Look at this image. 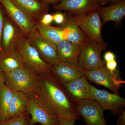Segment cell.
<instances>
[{
    "instance_id": "6da1fadb",
    "label": "cell",
    "mask_w": 125,
    "mask_h": 125,
    "mask_svg": "<svg viewBox=\"0 0 125 125\" xmlns=\"http://www.w3.org/2000/svg\"><path fill=\"white\" fill-rule=\"evenodd\" d=\"M38 94L58 117L66 120L80 118L73 99L51 72L39 76Z\"/></svg>"
},
{
    "instance_id": "7a4b0ae2",
    "label": "cell",
    "mask_w": 125,
    "mask_h": 125,
    "mask_svg": "<svg viewBox=\"0 0 125 125\" xmlns=\"http://www.w3.org/2000/svg\"><path fill=\"white\" fill-rule=\"evenodd\" d=\"M2 73L5 83L15 92H22L29 97L38 94L39 76L27 66Z\"/></svg>"
},
{
    "instance_id": "3957f363",
    "label": "cell",
    "mask_w": 125,
    "mask_h": 125,
    "mask_svg": "<svg viewBox=\"0 0 125 125\" xmlns=\"http://www.w3.org/2000/svg\"><path fill=\"white\" fill-rule=\"evenodd\" d=\"M71 13L83 31L86 39L96 42L105 49L106 44L103 40L102 21L97 10L84 13Z\"/></svg>"
},
{
    "instance_id": "277c9868",
    "label": "cell",
    "mask_w": 125,
    "mask_h": 125,
    "mask_svg": "<svg viewBox=\"0 0 125 125\" xmlns=\"http://www.w3.org/2000/svg\"><path fill=\"white\" fill-rule=\"evenodd\" d=\"M28 113L31 117L30 125H60L57 114L39 94L29 97Z\"/></svg>"
},
{
    "instance_id": "5b68a950",
    "label": "cell",
    "mask_w": 125,
    "mask_h": 125,
    "mask_svg": "<svg viewBox=\"0 0 125 125\" xmlns=\"http://www.w3.org/2000/svg\"><path fill=\"white\" fill-rule=\"evenodd\" d=\"M16 49L25 65L38 75L51 71L52 66L43 60L38 52L23 35L19 39Z\"/></svg>"
},
{
    "instance_id": "8992f818",
    "label": "cell",
    "mask_w": 125,
    "mask_h": 125,
    "mask_svg": "<svg viewBox=\"0 0 125 125\" xmlns=\"http://www.w3.org/2000/svg\"><path fill=\"white\" fill-rule=\"evenodd\" d=\"M104 48L98 43L86 39L81 46L78 67L80 71H89L105 66L101 54Z\"/></svg>"
},
{
    "instance_id": "52a82bcc",
    "label": "cell",
    "mask_w": 125,
    "mask_h": 125,
    "mask_svg": "<svg viewBox=\"0 0 125 125\" xmlns=\"http://www.w3.org/2000/svg\"><path fill=\"white\" fill-rule=\"evenodd\" d=\"M81 72L90 82L104 86L118 95H120L119 89L125 83L120 78L117 70L112 72L105 65L89 71Z\"/></svg>"
},
{
    "instance_id": "ba28073f",
    "label": "cell",
    "mask_w": 125,
    "mask_h": 125,
    "mask_svg": "<svg viewBox=\"0 0 125 125\" xmlns=\"http://www.w3.org/2000/svg\"><path fill=\"white\" fill-rule=\"evenodd\" d=\"M77 113L84 118L86 125H107L104 109L96 100L85 99L75 101Z\"/></svg>"
},
{
    "instance_id": "9c48e42d",
    "label": "cell",
    "mask_w": 125,
    "mask_h": 125,
    "mask_svg": "<svg viewBox=\"0 0 125 125\" xmlns=\"http://www.w3.org/2000/svg\"><path fill=\"white\" fill-rule=\"evenodd\" d=\"M27 38L46 63L52 66L59 61L56 44L42 36L37 30L32 31Z\"/></svg>"
},
{
    "instance_id": "30bf717a",
    "label": "cell",
    "mask_w": 125,
    "mask_h": 125,
    "mask_svg": "<svg viewBox=\"0 0 125 125\" xmlns=\"http://www.w3.org/2000/svg\"><path fill=\"white\" fill-rule=\"evenodd\" d=\"M0 4L6 15L19 27L25 37L36 29V24L12 0H0Z\"/></svg>"
},
{
    "instance_id": "8fae6325",
    "label": "cell",
    "mask_w": 125,
    "mask_h": 125,
    "mask_svg": "<svg viewBox=\"0 0 125 125\" xmlns=\"http://www.w3.org/2000/svg\"><path fill=\"white\" fill-rule=\"evenodd\" d=\"M90 89L94 99L99 103L104 110H110L116 115L124 110L125 99L120 95L98 89L91 84Z\"/></svg>"
},
{
    "instance_id": "7c38bea8",
    "label": "cell",
    "mask_w": 125,
    "mask_h": 125,
    "mask_svg": "<svg viewBox=\"0 0 125 125\" xmlns=\"http://www.w3.org/2000/svg\"><path fill=\"white\" fill-rule=\"evenodd\" d=\"M23 35L19 27L6 14L0 52L15 50L19 39Z\"/></svg>"
},
{
    "instance_id": "4fadbf2b",
    "label": "cell",
    "mask_w": 125,
    "mask_h": 125,
    "mask_svg": "<svg viewBox=\"0 0 125 125\" xmlns=\"http://www.w3.org/2000/svg\"><path fill=\"white\" fill-rule=\"evenodd\" d=\"M35 23L48 13L49 4L42 0H12Z\"/></svg>"
},
{
    "instance_id": "5bb4252c",
    "label": "cell",
    "mask_w": 125,
    "mask_h": 125,
    "mask_svg": "<svg viewBox=\"0 0 125 125\" xmlns=\"http://www.w3.org/2000/svg\"><path fill=\"white\" fill-rule=\"evenodd\" d=\"M97 0H62L52 8L56 10H64L73 14L84 13L97 10L101 7Z\"/></svg>"
},
{
    "instance_id": "9a60e30c",
    "label": "cell",
    "mask_w": 125,
    "mask_h": 125,
    "mask_svg": "<svg viewBox=\"0 0 125 125\" xmlns=\"http://www.w3.org/2000/svg\"><path fill=\"white\" fill-rule=\"evenodd\" d=\"M64 21L61 25L62 40L82 46L86 40L85 35L70 12L64 14Z\"/></svg>"
},
{
    "instance_id": "2e32d148",
    "label": "cell",
    "mask_w": 125,
    "mask_h": 125,
    "mask_svg": "<svg viewBox=\"0 0 125 125\" xmlns=\"http://www.w3.org/2000/svg\"><path fill=\"white\" fill-rule=\"evenodd\" d=\"M62 84L74 102L94 99L91 93L90 84L84 75L71 82Z\"/></svg>"
},
{
    "instance_id": "e0dca14e",
    "label": "cell",
    "mask_w": 125,
    "mask_h": 125,
    "mask_svg": "<svg viewBox=\"0 0 125 125\" xmlns=\"http://www.w3.org/2000/svg\"><path fill=\"white\" fill-rule=\"evenodd\" d=\"M51 72L62 83H69L83 76L78 66L60 61L52 66Z\"/></svg>"
},
{
    "instance_id": "ac0fdd59",
    "label": "cell",
    "mask_w": 125,
    "mask_h": 125,
    "mask_svg": "<svg viewBox=\"0 0 125 125\" xmlns=\"http://www.w3.org/2000/svg\"><path fill=\"white\" fill-rule=\"evenodd\" d=\"M55 44L58 61L78 66L81 46L64 40Z\"/></svg>"
},
{
    "instance_id": "d6986e66",
    "label": "cell",
    "mask_w": 125,
    "mask_h": 125,
    "mask_svg": "<svg viewBox=\"0 0 125 125\" xmlns=\"http://www.w3.org/2000/svg\"><path fill=\"white\" fill-rule=\"evenodd\" d=\"M97 10L102 19V27L109 21H113L118 24L125 15V0H122L106 7L101 6Z\"/></svg>"
},
{
    "instance_id": "ffe728a7",
    "label": "cell",
    "mask_w": 125,
    "mask_h": 125,
    "mask_svg": "<svg viewBox=\"0 0 125 125\" xmlns=\"http://www.w3.org/2000/svg\"><path fill=\"white\" fill-rule=\"evenodd\" d=\"M16 49L0 52V71L7 73L26 66Z\"/></svg>"
},
{
    "instance_id": "44dd1931",
    "label": "cell",
    "mask_w": 125,
    "mask_h": 125,
    "mask_svg": "<svg viewBox=\"0 0 125 125\" xmlns=\"http://www.w3.org/2000/svg\"><path fill=\"white\" fill-rule=\"evenodd\" d=\"M29 97L22 92H15L8 109L9 119L28 112Z\"/></svg>"
},
{
    "instance_id": "7402d4cb",
    "label": "cell",
    "mask_w": 125,
    "mask_h": 125,
    "mask_svg": "<svg viewBox=\"0 0 125 125\" xmlns=\"http://www.w3.org/2000/svg\"><path fill=\"white\" fill-rule=\"evenodd\" d=\"M15 91L2 83L0 90V120H9L8 109Z\"/></svg>"
},
{
    "instance_id": "603a6c76",
    "label": "cell",
    "mask_w": 125,
    "mask_h": 125,
    "mask_svg": "<svg viewBox=\"0 0 125 125\" xmlns=\"http://www.w3.org/2000/svg\"><path fill=\"white\" fill-rule=\"evenodd\" d=\"M36 29L42 35L55 44L62 40L61 26L55 27L43 25L40 22L36 23Z\"/></svg>"
},
{
    "instance_id": "cb8c5ba5",
    "label": "cell",
    "mask_w": 125,
    "mask_h": 125,
    "mask_svg": "<svg viewBox=\"0 0 125 125\" xmlns=\"http://www.w3.org/2000/svg\"><path fill=\"white\" fill-rule=\"evenodd\" d=\"M28 112L7 120H0V125H30Z\"/></svg>"
},
{
    "instance_id": "d4e9b609",
    "label": "cell",
    "mask_w": 125,
    "mask_h": 125,
    "mask_svg": "<svg viewBox=\"0 0 125 125\" xmlns=\"http://www.w3.org/2000/svg\"><path fill=\"white\" fill-rule=\"evenodd\" d=\"M5 14V12L4 8L0 4V48L1 44Z\"/></svg>"
},
{
    "instance_id": "484cf974",
    "label": "cell",
    "mask_w": 125,
    "mask_h": 125,
    "mask_svg": "<svg viewBox=\"0 0 125 125\" xmlns=\"http://www.w3.org/2000/svg\"><path fill=\"white\" fill-rule=\"evenodd\" d=\"M53 21V15L47 13L42 16L40 22L43 25H49Z\"/></svg>"
},
{
    "instance_id": "4316f807",
    "label": "cell",
    "mask_w": 125,
    "mask_h": 125,
    "mask_svg": "<svg viewBox=\"0 0 125 125\" xmlns=\"http://www.w3.org/2000/svg\"><path fill=\"white\" fill-rule=\"evenodd\" d=\"M53 21L57 24H62L64 21L65 15L61 13H57L53 15Z\"/></svg>"
},
{
    "instance_id": "83f0119b",
    "label": "cell",
    "mask_w": 125,
    "mask_h": 125,
    "mask_svg": "<svg viewBox=\"0 0 125 125\" xmlns=\"http://www.w3.org/2000/svg\"><path fill=\"white\" fill-rule=\"evenodd\" d=\"M117 64L115 60H113L106 62V67L112 72H114L116 70V68L117 67Z\"/></svg>"
},
{
    "instance_id": "f1b7e54d",
    "label": "cell",
    "mask_w": 125,
    "mask_h": 125,
    "mask_svg": "<svg viewBox=\"0 0 125 125\" xmlns=\"http://www.w3.org/2000/svg\"><path fill=\"white\" fill-rule=\"evenodd\" d=\"M118 115V117L117 121V125H125V110H122Z\"/></svg>"
},
{
    "instance_id": "f546056e",
    "label": "cell",
    "mask_w": 125,
    "mask_h": 125,
    "mask_svg": "<svg viewBox=\"0 0 125 125\" xmlns=\"http://www.w3.org/2000/svg\"><path fill=\"white\" fill-rule=\"evenodd\" d=\"M77 120L76 118H74L71 120H66L64 118L59 117L60 125H74L75 121Z\"/></svg>"
},
{
    "instance_id": "4dcf8cb0",
    "label": "cell",
    "mask_w": 125,
    "mask_h": 125,
    "mask_svg": "<svg viewBox=\"0 0 125 125\" xmlns=\"http://www.w3.org/2000/svg\"><path fill=\"white\" fill-rule=\"evenodd\" d=\"M104 58L105 62H106L115 60V55L112 52L107 51L104 54Z\"/></svg>"
},
{
    "instance_id": "1f68e13d",
    "label": "cell",
    "mask_w": 125,
    "mask_h": 125,
    "mask_svg": "<svg viewBox=\"0 0 125 125\" xmlns=\"http://www.w3.org/2000/svg\"><path fill=\"white\" fill-rule=\"evenodd\" d=\"M43 1L49 4H55L59 1H61L62 0H42Z\"/></svg>"
},
{
    "instance_id": "d6a6232c",
    "label": "cell",
    "mask_w": 125,
    "mask_h": 125,
    "mask_svg": "<svg viewBox=\"0 0 125 125\" xmlns=\"http://www.w3.org/2000/svg\"><path fill=\"white\" fill-rule=\"evenodd\" d=\"M99 4L102 5H104L109 2V0H97Z\"/></svg>"
},
{
    "instance_id": "836d02e7",
    "label": "cell",
    "mask_w": 125,
    "mask_h": 125,
    "mask_svg": "<svg viewBox=\"0 0 125 125\" xmlns=\"http://www.w3.org/2000/svg\"><path fill=\"white\" fill-rule=\"evenodd\" d=\"M4 82V76L2 72L0 71V90L2 83Z\"/></svg>"
},
{
    "instance_id": "e575fe53",
    "label": "cell",
    "mask_w": 125,
    "mask_h": 125,
    "mask_svg": "<svg viewBox=\"0 0 125 125\" xmlns=\"http://www.w3.org/2000/svg\"><path fill=\"white\" fill-rule=\"evenodd\" d=\"M122 0H109V2L111 4H113L120 1Z\"/></svg>"
},
{
    "instance_id": "d590c367",
    "label": "cell",
    "mask_w": 125,
    "mask_h": 125,
    "mask_svg": "<svg viewBox=\"0 0 125 125\" xmlns=\"http://www.w3.org/2000/svg\"><path fill=\"white\" fill-rule=\"evenodd\" d=\"M85 125V124H84V125Z\"/></svg>"
}]
</instances>
